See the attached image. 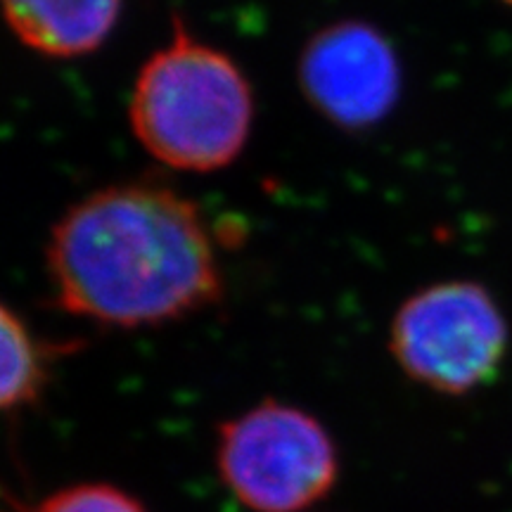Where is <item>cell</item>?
Returning a JSON list of instances; mask_svg holds the SVG:
<instances>
[{"label": "cell", "instance_id": "1", "mask_svg": "<svg viewBox=\"0 0 512 512\" xmlns=\"http://www.w3.org/2000/svg\"><path fill=\"white\" fill-rule=\"evenodd\" d=\"M46 268L57 306L105 328H157L223 297L202 209L147 181L107 185L72 204L50 230Z\"/></svg>", "mask_w": 512, "mask_h": 512}, {"label": "cell", "instance_id": "2", "mask_svg": "<svg viewBox=\"0 0 512 512\" xmlns=\"http://www.w3.org/2000/svg\"><path fill=\"white\" fill-rule=\"evenodd\" d=\"M254 91L240 64L174 19L171 38L147 57L131 91L128 119L159 164L192 174L226 169L254 126Z\"/></svg>", "mask_w": 512, "mask_h": 512}, {"label": "cell", "instance_id": "3", "mask_svg": "<svg viewBox=\"0 0 512 512\" xmlns=\"http://www.w3.org/2000/svg\"><path fill=\"white\" fill-rule=\"evenodd\" d=\"M216 467L230 494L252 512H302L337 484L339 456L311 413L266 399L221 422Z\"/></svg>", "mask_w": 512, "mask_h": 512}, {"label": "cell", "instance_id": "4", "mask_svg": "<svg viewBox=\"0 0 512 512\" xmlns=\"http://www.w3.org/2000/svg\"><path fill=\"white\" fill-rule=\"evenodd\" d=\"M508 325L489 290L448 280L415 292L389 328V351L411 380L441 394H470L494 380Z\"/></svg>", "mask_w": 512, "mask_h": 512}, {"label": "cell", "instance_id": "5", "mask_svg": "<svg viewBox=\"0 0 512 512\" xmlns=\"http://www.w3.org/2000/svg\"><path fill=\"white\" fill-rule=\"evenodd\" d=\"M297 76L313 110L349 133L380 126L401 98L399 55L363 19H339L316 31L299 55Z\"/></svg>", "mask_w": 512, "mask_h": 512}, {"label": "cell", "instance_id": "6", "mask_svg": "<svg viewBox=\"0 0 512 512\" xmlns=\"http://www.w3.org/2000/svg\"><path fill=\"white\" fill-rule=\"evenodd\" d=\"M124 0H0L5 22L24 46L46 57H83L112 36Z\"/></svg>", "mask_w": 512, "mask_h": 512}, {"label": "cell", "instance_id": "7", "mask_svg": "<svg viewBox=\"0 0 512 512\" xmlns=\"http://www.w3.org/2000/svg\"><path fill=\"white\" fill-rule=\"evenodd\" d=\"M55 349L0 302V411L31 406L50 380Z\"/></svg>", "mask_w": 512, "mask_h": 512}, {"label": "cell", "instance_id": "8", "mask_svg": "<svg viewBox=\"0 0 512 512\" xmlns=\"http://www.w3.org/2000/svg\"><path fill=\"white\" fill-rule=\"evenodd\" d=\"M29 512H147V508L119 486L88 482L53 491Z\"/></svg>", "mask_w": 512, "mask_h": 512}, {"label": "cell", "instance_id": "9", "mask_svg": "<svg viewBox=\"0 0 512 512\" xmlns=\"http://www.w3.org/2000/svg\"><path fill=\"white\" fill-rule=\"evenodd\" d=\"M505 3H508V5H512V0H505Z\"/></svg>", "mask_w": 512, "mask_h": 512}]
</instances>
